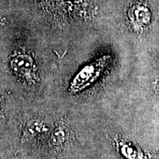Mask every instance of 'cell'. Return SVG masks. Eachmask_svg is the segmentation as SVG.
<instances>
[{
	"instance_id": "obj_1",
	"label": "cell",
	"mask_w": 159,
	"mask_h": 159,
	"mask_svg": "<svg viewBox=\"0 0 159 159\" xmlns=\"http://www.w3.org/2000/svg\"><path fill=\"white\" fill-rule=\"evenodd\" d=\"M109 56H104L85 66L77 74L70 85V90L76 93L85 89L98 78L108 63Z\"/></svg>"
},
{
	"instance_id": "obj_2",
	"label": "cell",
	"mask_w": 159,
	"mask_h": 159,
	"mask_svg": "<svg viewBox=\"0 0 159 159\" xmlns=\"http://www.w3.org/2000/svg\"><path fill=\"white\" fill-rule=\"evenodd\" d=\"M112 139L117 151L125 159H152L151 156L130 141L118 136Z\"/></svg>"
},
{
	"instance_id": "obj_3",
	"label": "cell",
	"mask_w": 159,
	"mask_h": 159,
	"mask_svg": "<svg viewBox=\"0 0 159 159\" xmlns=\"http://www.w3.org/2000/svg\"><path fill=\"white\" fill-rule=\"evenodd\" d=\"M70 136V128L63 119L57 121L52 130L49 143L52 148L57 150H62L68 143Z\"/></svg>"
},
{
	"instance_id": "obj_4",
	"label": "cell",
	"mask_w": 159,
	"mask_h": 159,
	"mask_svg": "<svg viewBox=\"0 0 159 159\" xmlns=\"http://www.w3.org/2000/svg\"><path fill=\"white\" fill-rule=\"evenodd\" d=\"M11 67L17 76L29 80L34 70V61L28 55H19L11 60Z\"/></svg>"
},
{
	"instance_id": "obj_5",
	"label": "cell",
	"mask_w": 159,
	"mask_h": 159,
	"mask_svg": "<svg viewBox=\"0 0 159 159\" xmlns=\"http://www.w3.org/2000/svg\"><path fill=\"white\" fill-rule=\"evenodd\" d=\"M48 130L46 123L40 118L29 119L24 127L21 134V142H27Z\"/></svg>"
},
{
	"instance_id": "obj_6",
	"label": "cell",
	"mask_w": 159,
	"mask_h": 159,
	"mask_svg": "<svg viewBox=\"0 0 159 159\" xmlns=\"http://www.w3.org/2000/svg\"><path fill=\"white\" fill-rule=\"evenodd\" d=\"M148 10H145L142 7H138L134 6L130 10L128 14L132 21L136 25H141V24L145 22V12Z\"/></svg>"
}]
</instances>
